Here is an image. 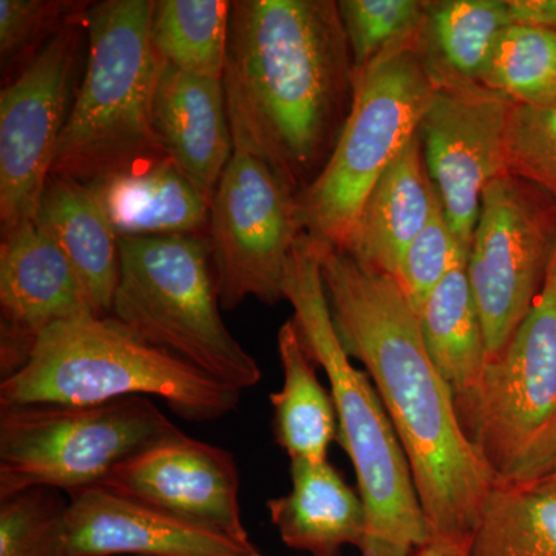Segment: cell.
<instances>
[{
	"instance_id": "obj_1",
	"label": "cell",
	"mask_w": 556,
	"mask_h": 556,
	"mask_svg": "<svg viewBox=\"0 0 556 556\" xmlns=\"http://www.w3.org/2000/svg\"><path fill=\"white\" fill-rule=\"evenodd\" d=\"M317 244L340 343L364 365L393 422L431 538H470L495 481L428 354L417 311L393 277Z\"/></svg>"
},
{
	"instance_id": "obj_2",
	"label": "cell",
	"mask_w": 556,
	"mask_h": 556,
	"mask_svg": "<svg viewBox=\"0 0 556 556\" xmlns=\"http://www.w3.org/2000/svg\"><path fill=\"white\" fill-rule=\"evenodd\" d=\"M226 109L247 150L300 195L327 166L354 100V65L334 0H236Z\"/></svg>"
},
{
	"instance_id": "obj_3",
	"label": "cell",
	"mask_w": 556,
	"mask_h": 556,
	"mask_svg": "<svg viewBox=\"0 0 556 556\" xmlns=\"http://www.w3.org/2000/svg\"><path fill=\"white\" fill-rule=\"evenodd\" d=\"M285 300L294 309L303 346L327 372L338 412V441L357 477L367 508V536L361 556H413L431 540L408 457L378 391L364 369L354 367L340 343L329 311L320 255L308 233L289 260Z\"/></svg>"
},
{
	"instance_id": "obj_4",
	"label": "cell",
	"mask_w": 556,
	"mask_h": 556,
	"mask_svg": "<svg viewBox=\"0 0 556 556\" xmlns=\"http://www.w3.org/2000/svg\"><path fill=\"white\" fill-rule=\"evenodd\" d=\"M131 396L159 397L185 419L206 422L236 412L241 391L110 316L53 325L25 367L0 382V407L97 405Z\"/></svg>"
},
{
	"instance_id": "obj_5",
	"label": "cell",
	"mask_w": 556,
	"mask_h": 556,
	"mask_svg": "<svg viewBox=\"0 0 556 556\" xmlns=\"http://www.w3.org/2000/svg\"><path fill=\"white\" fill-rule=\"evenodd\" d=\"M153 0H104L87 10V61L50 175L94 185L166 156L152 124L163 61L150 39Z\"/></svg>"
},
{
	"instance_id": "obj_6",
	"label": "cell",
	"mask_w": 556,
	"mask_h": 556,
	"mask_svg": "<svg viewBox=\"0 0 556 556\" xmlns=\"http://www.w3.org/2000/svg\"><path fill=\"white\" fill-rule=\"evenodd\" d=\"M437 90L426 30L388 50L354 79L353 105L338 144L324 170L298 197L311 239L350 251L369 192L419 130Z\"/></svg>"
},
{
	"instance_id": "obj_7",
	"label": "cell",
	"mask_w": 556,
	"mask_h": 556,
	"mask_svg": "<svg viewBox=\"0 0 556 556\" xmlns=\"http://www.w3.org/2000/svg\"><path fill=\"white\" fill-rule=\"evenodd\" d=\"M207 239H119V280L110 317L211 378L244 391L262 380L257 361L219 314Z\"/></svg>"
},
{
	"instance_id": "obj_8",
	"label": "cell",
	"mask_w": 556,
	"mask_h": 556,
	"mask_svg": "<svg viewBox=\"0 0 556 556\" xmlns=\"http://www.w3.org/2000/svg\"><path fill=\"white\" fill-rule=\"evenodd\" d=\"M456 409L495 485H533L555 473L556 255L535 305Z\"/></svg>"
},
{
	"instance_id": "obj_9",
	"label": "cell",
	"mask_w": 556,
	"mask_h": 556,
	"mask_svg": "<svg viewBox=\"0 0 556 556\" xmlns=\"http://www.w3.org/2000/svg\"><path fill=\"white\" fill-rule=\"evenodd\" d=\"M179 428L150 397L97 405H2L0 497L35 486L101 485L119 464Z\"/></svg>"
},
{
	"instance_id": "obj_10",
	"label": "cell",
	"mask_w": 556,
	"mask_h": 556,
	"mask_svg": "<svg viewBox=\"0 0 556 556\" xmlns=\"http://www.w3.org/2000/svg\"><path fill=\"white\" fill-rule=\"evenodd\" d=\"M556 255V200L504 174L482 193L467 273L489 362L500 356L535 305Z\"/></svg>"
},
{
	"instance_id": "obj_11",
	"label": "cell",
	"mask_w": 556,
	"mask_h": 556,
	"mask_svg": "<svg viewBox=\"0 0 556 556\" xmlns=\"http://www.w3.org/2000/svg\"><path fill=\"white\" fill-rule=\"evenodd\" d=\"M298 195L265 161L233 149L211 204L207 241L222 308L285 300L289 260L305 236Z\"/></svg>"
},
{
	"instance_id": "obj_12",
	"label": "cell",
	"mask_w": 556,
	"mask_h": 556,
	"mask_svg": "<svg viewBox=\"0 0 556 556\" xmlns=\"http://www.w3.org/2000/svg\"><path fill=\"white\" fill-rule=\"evenodd\" d=\"M87 10L72 17L0 91L2 239L38 214L79 87L80 56L89 43Z\"/></svg>"
},
{
	"instance_id": "obj_13",
	"label": "cell",
	"mask_w": 556,
	"mask_h": 556,
	"mask_svg": "<svg viewBox=\"0 0 556 556\" xmlns=\"http://www.w3.org/2000/svg\"><path fill=\"white\" fill-rule=\"evenodd\" d=\"M427 60L438 90L417 131L450 229L468 254L482 193L507 174L504 141L514 102Z\"/></svg>"
},
{
	"instance_id": "obj_14",
	"label": "cell",
	"mask_w": 556,
	"mask_h": 556,
	"mask_svg": "<svg viewBox=\"0 0 556 556\" xmlns=\"http://www.w3.org/2000/svg\"><path fill=\"white\" fill-rule=\"evenodd\" d=\"M101 486L172 517L252 544L240 506V473L226 450L181 430L119 464Z\"/></svg>"
},
{
	"instance_id": "obj_15",
	"label": "cell",
	"mask_w": 556,
	"mask_h": 556,
	"mask_svg": "<svg viewBox=\"0 0 556 556\" xmlns=\"http://www.w3.org/2000/svg\"><path fill=\"white\" fill-rule=\"evenodd\" d=\"M94 316L78 274L35 219L0 244V375H16L53 325Z\"/></svg>"
},
{
	"instance_id": "obj_16",
	"label": "cell",
	"mask_w": 556,
	"mask_h": 556,
	"mask_svg": "<svg viewBox=\"0 0 556 556\" xmlns=\"http://www.w3.org/2000/svg\"><path fill=\"white\" fill-rule=\"evenodd\" d=\"M65 535L72 556H252L254 544L192 525L101 485L68 495Z\"/></svg>"
},
{
	"instance_id": "obj_17",
	"label": "cell",
	"mask_w": 556,
	"mask_h": 556,
	"mask_svg": "<svg viewBox=\"0 0 556 556\" xmlns=\"http://www.w3.org/2000/svg\"><path fill=\"white\" fill-rule=\"evenodd\" d=\"M152 124L167 155L211 206L233 153L223 80L163 62L153 90Z\"/></svg>"
},
{
	"instance_id": "obj_18",
	"label": "cell",
	"mask_w": 556,
	"mask_h": 556,
	"mask_svg": "<svg viewBox=\"0 0 556 556\" xmlns=\"http://www.w3.org/2000/svg\"><path fill=\"white\" fill-rule=\"evenodd\" d=\"M291 492L266 503L270 522L289 548L311 556L361 551L367 536V508L329 460L291 459Z\"/></svg>"
},
{
	"instance_id": "obj_19",
	"label": "cell",
	"mask_w": 556,
	"mask_h": 556,
	"mask_svg": "<svg viewBox=\"0 0 556 556\" xmlns=\"http://www.w3.org/2000/svg\"><path fill=\"white\" fill-rule=\"evenodd\" d=\"M439 206L417 131L369 192L348 252L367 268L394 278L405 249Z\"/></svg>"
},
{
	"instance_id": "obj_20",
	"label": "cell",
	"mask_w": 556,
	"mask_h": 556,
	"mask_svg": "<svg viewBox=\"0 0 556 556\" xmlns=\"http://www.w3.org/2000/svg\"><path fill=\"white\" fill-rule=\"evenodd\" d=\"M90 186L118 239H207L211 206L169 155L141 161Z\"/></svg>"
},
{
	"instance_id": "obj_21",
	"label": "cell",
	"mask_w": 556,
	"mask_h": 556,
	"mask_svg": "<svg viewBox=\"0 0 556 556\" xmlns=\"http://www.w3.org/2000/svg\"><path fill=\"white\" fill-rule=\"evenodd\" d=\"M35 222L72 263L94 316H110L119 280V239L94 189L50 175Z\"/></svg>"
},
{
	"instance_id": "obj_22",
	"label": "cell",
	"mask_w": 556,
	"mask_h": 556,
	"mask_svg": "<svg viewBox=\"0 0 556 556\" xmlns=\"http://www.w3.org/2000/svg\"><path fill=\"white\" fill-rule=\"evenodd\" d=\"M467 258L456 263L417 313L428 354L452 390L456 408L477 393L489 365L484 327L468 278Z\"/></svg>"
},
{
	"instance_id": "obj_23",
	"label": "cell",
	"mask_w": 556,
	"mask_h": 556,
	"mask_svg": "<svg viewBox=\"0 0 556 556\" xmlns=\"http://www.w3.org/2000/svg\"><path fill=\"white\" fill-rule=\"evenodd\" d=\"M283 368V387L270 394L274 433L289 460H328L329 447L338 441L339 420L331 391L321 386L294 320L281 325L277 336Z\"/></svg>"
},
{
	"instance_id": "obj_24",
	"label": "cell",
	"mask_w": 556,
	"mask_h": 556,
	"mask_svg": "<svg viewBox=\"0 0 556 556\" xmlns=\"http://www.w3.org/2000/svg\"><path fill=\"white\" fill-rule=\"evenodd\" d=\"M468 556H556V490L544 482L493 485Z\"/></svg>"
},
{
	"instance_id": "obj_25",
	"label": "cell",
	"mask_w": 556,
	"mask_h": 556,
	"mask_svg": "<svg viewBox=\"0 0 556 556\" xmlns=\"http://www.w3.org/2000/svg\"><path fill=\"white\" fill-rule=\"evenodd\" d=\"M228 0H156L153 10V50L172 67L223 80L228 58Z\"/></svg>"
},
{
	"instance_id": "obj_26",
	"label": "cell",
	"mask_w": 556,
	"mask_h": 556,
	"mask_svg": "<svg viewBox=\"0 0 556 556\" xmlns=\"http://www.w3.org/2000/svg\"><path fill=\"white\" fill-rule=\"evenodd\" d=\"M510 25L507 0L431 2L426 28L428 58L460 78L481 84L497 39Z\"/></svg>"
},
{
	"instance_id": "obj_27",
	"label": "cell",
	"mask_w": 556,
	"mask_h": 556,
	"mask_svg": "<svg viewBox=\"0 0 556 556\" xmlns=\"http://www.w3.org/2000/svg\"><path fill=\"white\" fill-rule=\"evenodd\" d=\"M486 89L519 105L556 104V31L510 25L497 39L481 79Z\"/></svg>"
},
{
	"instance_id": "obj_28",
	"label": "cell",
	"mask_w": 556,
	"mask_h": 556,
	"mask_svg": "<svg viewBox=\"0 0 556 556\" xmlns=\"http://www.w3.org/2000/svg\"><path fill=\"white\" fill-rule=\"evenodd\" d=\"M354 79L388 50L422 35L430 0H340Z\"/></svg>"
},
{
	"instance_id": "obj_29",
	"label": "cell",
	"mask_w": 556,
	"mask_h": 556,
	"mask_svg": "<svg viewBox=\"0 0 556 556\" xmlns=\"http://www.w3.org/2000/svg\"><path fill=\"white\" fill-rule=\"evenodd\" d=\"M67 507L60 490L46 486L0 497V556H72Z\"/></svg>"
},
{
	"instance_id": "obj_30",
	"label": "cell",
	"mask_w": 556,
	"mask_h": 556,
	"mask_svg": "<svg viewBox=\"0 0 556 556\" xmlns=\"http://www.w3.org/2000/svg\"><path fill=\"white\" fill-rule=\"evenodd\" d=\"M90 5L72 0H0L3 79L16 78L72 17Z\"/></svg>"
},
{
	"instance_id": "obj_31",
	"label": "cell",
	"mask_w": 556,
	"mask_h": 556,
	"mask_svg": "<svg viewBox=\"0 0 556 556\" xmlns=\"http://www.w3.org/2000/svg\"><path fill=\"white\" fill-rule=\"evenodd\" d=\"M504 159L508 174L532 182L556 200V104L511 105Z\"/></svg>"
},
{
	"instance_id": "obj_32",
	"label": "cell",
	"mask_w": 556,
	"mask_h": 556,
	"mask_svg": "<svg viewBox=\"0 0 556 556\" xmlns=\"http://www.w3.org/2000/svg\"><path fill=\"white\" fill-rule=\"evenodd\" d=\"M463 257L468 254L457 243L444 208L439 206L422 232L405 249L394 280L419 313L434 288Z\"/></svg>"
},
{
	"instance_id": "obj_33",
	"label": "cell",
	"mask_w": 556,
	"mask_h": 556,
	"mask_svg": "<svg viewBox=\"0 0 556 556\" xmlns=\"http://www.w3.org/2000/svg\"><path fill=\"white\" fill-rule=\"evenodd\" d=\"M511 25L556 31V0H507Z\"/></svg>"
},
{
	"instance_id": "obj_34",
	"label": "cell",
	"mask_w": 556,
	"mask_h": 556,
	"mask_svg": "<svg viewBox=\"0 0 556 556\" xmlns=\"http://www.w3.org/2000/svg\"><path fill=\"white\" fill-rule=\"evenodd\" d=\"M470 538H431L413 556H468Z\"/></svg>"
},
{
	"instance_id": "obj_35",
	"label": "cell",
	"mask_w": 556,
	"mask_h": 556,
	"mask_svg": "<svg viewBox=\"0 0 556 556\" xmlns=\"http://www.w3.org/2000/svg\"><path fill=\"white\" fill-rule=\"evenodd\" d=\"M541 482H544V484H547L548 486H552V489L556 490V471L555 473H552L551 477L544 479V481Z\"/></svg>"
},
{
	"instance_id": "obj_36",
	"label": "cell",
	"mask_w": 556,
	"mask_h": 556,
	"mask_svg": "<svg viewBox=\"0 0 556 556\" xmlns=\"http://www.w3.org/2000/svg\"><path fill=\"white\" fill-rule=\"evenodd\" d=\"M252 556H263V555H262V554H260V552H257V554L252 555Z\"/></svg>"
}]
</instances>
